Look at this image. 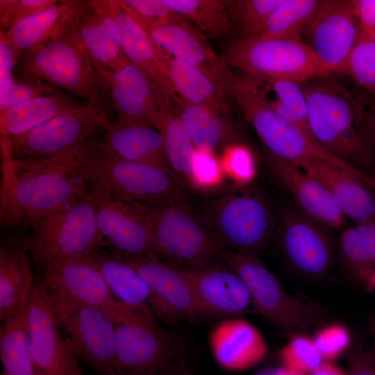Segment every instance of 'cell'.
I'll use <instances>...</instances> for the list:
<instances>
[{
  "mask_svg": "<svg viewBox=\"0 0 375 375\" xmlns=\"http://www.w3.org/2000/svg\"><path fill=\"white\" fill-rule=\"evenodd\" d=\"M58 0H0V33H4L24 19L39 12Z\"/></svg>",
  "mask_w": 375,
  "mask_h": 375,
  "instance_id": "cell-48",
  "label": "cell"
},
{
  "mask_svg": "<svg viewBox=\"0 0 375 375\" xmlns=\"http://www.w3.org/2000/svg\"><path fill=\"white\" fill-rule=\"evenodd\" d=\"M340 252L347 269L367 285L375 274V221L345 230L340 238Z\"/></svg>",
  "mask_w": 375,
  "mask_h": 375,
  "instance_id": "cell-38",
  "label": "cell"
},
{
  "mask_svg": "<svg viewBox=\"0 0 375 375\" xmlns=\"http://www.w3.org/2000/svg\"><path fill=\"white\" fill-rule=\"evenodd\" d=\"M179 269L190 282L203 316L256 313L246 285L223 262L202 269Z\"/></svg>",
  "mask_w": 375,
  "mask_h": 375,
  "instance_id": "cell-21",
  "label": "cell"
},
{
  "mask_svg": "<svg viewBox=\"0 0 375 375\" xmlns=\"http://www.w3.org/2000/svg\"><path fill=\"white\" fill-rule=\"evenodd\" d=\"M238 40L257 38L262 31L272 12L283 0L227 1Z\"/></svg>",
  "mask_w": 375,
  "mask_h": 375,
  "instance_id": "cell-41",
  "label": "cell"
},
{
  "mask_svg": "<svg viewBox=\"0 0 375 375\" xmlns=\"http://www.w3.org/2000/svg\"><path fill=\"white\" fill-rule=\"evenodd\" d=\"M181 17L207 39L231 37L234 28L228 1L221 0H165Z\"/></svg>",
  "mask_w": 375,
  "mask_h": 375,
  "instance_id": "cell-37",
  "label": "cell"
},
{
  "mask_svg": "<svg viewBox=\"0 0 375 375\" xmlns=\"http://www.w3.org/2000/svg\"><path fill=\"white\" fill-rule=\"evenodd\" d=\"M322 224L306 214L288 213L280 233L283 252L289 263L309 277L324 274L332 262V247Z\"/></svg>",
  "mask_w": 375,
  "mask_h": 375,
  "instance_id": "cell-22",
  "label": "cell"
},
{
  "mask_svg": "<svg viewBox=\"0 0 375 375\" xmlns=\"http://www.w3.org/2000/svg\"><path fill=\"white\" fill-rule=\"evenodd\" d=\"M110 4L130 62L146 74L166 103L173 106L178 94L164 61L163 52L129 14L122 0H110Z\"/></svg>",
  "mask_w": 375,
  "mask_h": 375,
  "instance_id": "cell-25",
  "label": "cell"
},
{
  "mask_svg": "<svg viewBox=\"0 0 375 375\" xmlns=\"http://www.w3.org/2000/svg\"><path fill=\"white\" fill-rule=\"evenodd\" d=\"M58 90L49 83L36 78L20 76L0 93V112L32 99L52 94Z\"/></svg>",
  "mask_w": 375,
  "mask_h": 375,
  "instance_id": "cell-46",
  "label": "cell"
},
{
  "mask_svg": "<svg viewBox=\"0 0 375 375\" xmlns=\"http://www.w3.org/2000/svg\"><path fill=\"white\" fill-rule=\"evenodd\" d=\"M28 244L1 243L0 247V319L2 322L28 301L34 285Z\"/></svg>",
  "mask_w": 375,
  "mask_h": 375,
  "instance_id": "cell-32",
  "label": "cell"
},
{
  "mask_svg": "<svg viewBox=\"0 0 375 375\" xmlns=\"http://www.w3.org/2000/svg\"><path fill=\"white\" fill-rule=\"evenodd\" d=\"M124 6L158 49L198 67L224 85L233 72L231 68L215 51L208 39L188 21L150 19Z\"/></svg>",
  "mask_w": 375,
  "mask_h": 375,
  "instance_id": "cell-17",
  "label": "cell"
},
{
  "mask_svg": "<svg viewBox=\"0 0 375 375\" xmlns=\"http://www.w3.org/2000/svg\"><path fill=\"white\" fill-rule=\"evenodd\" d=\"M83 258L99 269L118 301L153 319L166 320L165 311L151 287L131 265L106 249Z\"/></svg>",
  "mask_w": 375,
  "mask_h": 375,
  "instance_id": "cell-24",
  "label": "cell"
},
{
  "mask_svg": "<svg viewBox=\"0 0 375 375\" xmlns=\"http://www.w3.org/2000/svg\"><path fill=\"white\" fill-rule=\"evenodd\" d=\"M34 375H50V374H45V373H43V372H38V371H35V373Z\"/></svg>",
  "mask_w": 375,
  "mask_h": 375,
  "instance_id": "cell-61",
  "label": "cell"
},
{
  "mask_svg": "<svg viewBox=\"0 0 375 375\" xmlns=\"http://www.w3.org/2000/svg\"><path fill=\"white\" fill-rule=\"evenodd\" d=\"M370 328L373 337V343H374V350H373V358L375 361V317H373L370 322Z\"/></svg>",
  "mask_w": 375,
  "mask_h": 375,
  "instance_id": "cell-58",
  "label": "cell"
},
{
  "mask_svg": "<svg viewBox=\"0 0 375 375\" xmlns=\"http://www.w3.org/2000/svg\"><path fill=\"white\" fill-rule=\"evenodd\" d=\"M348 375H375L374 359L364 347H358L351 353Z\"/></svg>",
  "mask_w": 375,
  "mask_h": 375,
  "instance_id": "cell-52",
  "label": "cell"
},
{
  "mask_svg": "<svg viewBox=\"0 0 375 375\" xmlns=\"http://www.w3.org/2000/svg\"><path fill=\"white\" fill-rule=\"evenodd\" d=\"M136 14L150 19L181 22L186 21L178 15L165 0H122Z\"/></svg>",
  "mask_w": 375,
  "mask_h": 375,
  "instance_id": "cell-49",
  "label": "cell"
},
{
  "mask_svg": "<svg viewBox=\"0 0 375 375\" xmlns=\"http://www.w3.org/2000/svg\"><path fill=\"white\" fill-rule=\"evenodd\" d=\"M79 0L59 1L39 12L19 22L0 40L10 45L19 56L45 42L73 15Z\"/></svg>",
  "mask_w": 375,
  "mask_h": 375,
  "instance_id": "cell-33",
  "label": "cell"
},
{
  "mask_svg": "<svg viewBox=\"0 0 375 375\" xmlns=\"http://www.w3.org/2000/svg\"><path fill=\"white\" fill-rule=\"evenodd\" d=\"M225 175L215 153L196 149L191 160V188L208 190L220 185Z\"/></svg>",
  "mask_w": 375,
  "mask_h": 375,
  "instance_id": "cell-44",
  "label": "cell"
},
{
  "mask_svg": "<svg viewBox=\"0 0 375 375\" xmlns=\"http://www.w3.org/2000/svg\"><path fill=\"white\" fill-rule=\"evenodd\" d=\"M249 78L273 110L314 138L309 128L307 101L301 83L281 79Z\"/></svg>",
  "mask_w": 375,
  "mask_h": 375,
  "instance_id": "cell-36",
  "label": "cell"
},
{
  "mask_svg": "<svg viewBox=\"0 0 375 375\" xmlns=\"http://www.w3.org/2000/svg\"><path fill=\"white\" fill-rule=\"evenodd\" d=\"M351 334L343 324L333 323L319 329L315 334L314 343L326 361L341 356L351 344Z\"/></svg>",
  "mask_w": 375,
  "mask_h": 375,
  "instance_id": "cell-47",
  "label": "cell"
},
{
  "mask_svg": "<svg viewBox=\"0 0 375 375\" xmlns=\"http://www.w3.org/2000/svg\"><path fill=\"white\" fill-rule=\"evenodd\" d=\"M227 96L267 147L269 153L300 168L322 162L355 176L365 183L367 173L336 158L298 126L283 118L262 99L251 79L233 72L224 83Z\"/></svg>",
  "mask_w": 375,
  "mask_h": 375,
  "instance_id": "cell-5",
  "label": "cell"
},
{
  "mask_svg": "<svg viewBox=\"0 0 375 375\" xmlns=\"http://www.w3.org/2000/svg\"><path fill=\"white\" fill-rule=\"evenodd\" d=\"M225 175L243 185L251 181L256 173L255 160L251 151L238 143L223 150L219 158Z\"/></svg>",
  "mask_w": 375,
  "mask_h": 375,
  "instance_id": "cell-45",
  "label": "cell"
},
{
  "mask_svg": "<svg viewBox=\"0 0 375 375\" xmlns=\"http://www.w3.org/2000/svg\"><path fill=\"white\" fill-rule=\"evenodd\" d=\"M133 203L147 221L160 260L178 268L206 269L222 262L224 249L186 199Z\"/></svg>",
  "mask_w": 375,
  "mask_h": 375,
  "instance_id": "cell-6",
  "label": "cell"
},
{
  "mask_svg": "<svg viewBox=\"0 0 375 375\" xmlns=\"http://www.w3.org/2000/svg\"><path fill=\"white\" fill-rule=\"evenodd\" d=\"M49 290L53 297L59 322L76 358L99 375H117L114 319L101 308Z\"/></svg>",
  "mask_w": 375,
  "mask_h": 375,
  "instance_id": "cell-12",
  "label": "cell"
},
{
  "mask_svg": "<svg viewBox=\"0 0 375 375\" xmlns=\"http://www.w3.org/2000/svg\"><path fill=\"white\" fill-rule=\"evenodd\" d=\"M367 174V185L375 191V168L366 172Z\"/></svg>",
  "mask_w": 375,
  "mask_h": 375,
  "instance_id": "cell-57",
  "label": "cell"
},
{
  "mask_svg": "<svg viewBox=\"0 0 375 375\" xmlns=\"http://www.w3.org/2000/svg\"><path fill=\"white\" fill-rule=\"evenodd\" d=\"M111 124L90 103L56 115L22 135L1 139L3 159L47 163L67 157Z\"/></svg>",
  "mask_w": 375,
  "mask_h": 375,
  "instance_id": "cell-7",
  "label": "cell"
},
{
  "mask_svg": "<svg viewBox=\"0 0 375 375\" xmlns=\"http://www.w3.org/2000/svg\"><path fill=\"white\" fill-rule=\"evenodd\" d=\"M1 222L29 223L50 217L87 194L61 162L22 163L3 159Z\"/></svg>",
  "mask_w": 375,
  "mask_h": 375,
  "instance_id": "cell-3",
  "label": "cell"
},
{
  "mask_svg": "<svg viewBox=\"0 0 375 375\" xmlns=\"http://www.w3.org/2000/svg\"><path fill=\"white\" fill-rule=\"evenodd\" d=\"M19 56L12 47L0 40V93L3 92L14 81V69Z\"/></svg>",
  "mask_w": 375,
  "mask_h": 375,
  "instance_id": "cell-51",
  "label": "cell"
},
{
  "mask_svg": "<svg viewBox=\"0 0 375 375\" xmlns=\"http://www.w3.org/2000/svg\"><path fill=\"white\" fill-rule=\"evenodd\" d=\"M72 375H83V373L80 368L78 367L73 372Z\"/></svg>",
  "mask_w": 375,
  "mask_h": 375,
  "instance_id": "cell-60",
  "label": "cell"
},
{
  "mask_svg": "<svg viewBox=\"0 0 375 375\" xmlns=\"http://www.w3.org/2000/svg\"><path fill=\"white\" fill-rule=\"evenodd\" d=\"M269 158L275 176L304 214L324 226L336 228L342 226L344 215L322 184L286 160L271 154Z\"/></svg>",
  "mask_w": 375,
  "mask_h": 375,
  "instance_id": "cell-28",
  "label": "cell"
},
{
  "mask_svg": "<svg viewBox=\"0 0 375 375\" xmlns=\"http://www.w3.org/2000/svg\"><path fill=\"white\" fill-rule=\"evenodd\" d=\"M117 375H144L182 356L186 347L158 321L136 312L115 323Z\"/></svg>",
  "mask_w": 375,
  "mask_h": 375,
  "instance_id": "cell-13",
  "label": "cell"
},
{
  "mask_svg": "<svg viewBox=\"0 0 375 375\" xmlns=\"http://www.w3.org/2000/svg\"><path fill=\"white\" fill-rule=\"evenodd\" d=\"M344 74L375 100V40L360 36L348 58Z\"/></svg>",
  "mask_w": 375,
  "mask_h": 375,
  "instance_id": "cell-42",
  "label": "cell"
},
{
  "mask_svg": "<svg viewBox=\"0 0 375 375\" xmlns=\"http://www.w3.org/2000/svg\"><path fill=\"white\" fill-rule=\"evenodd\" d=\"M39 262L44 274L42 281L51 290L78 302L101 308L108 312L115 322L135 312V310L114 297L99 269L88 260L63 258Z\"/></svg>",
  "mask_w": 375,
  "mask_h": 375,
  "instance_id": "cell-16",
  "label": "cell"
},
{
  "mask_svg": "<svg viewBox=\"0 0 375 375\" xmlns=\"http://www.w3.org/2000/svg\"><path fill=\"white\" fill-rule=\"evenodd\" d=\"M144 375H193L182 356L173 358L156 369Z\"/></svg>",
  "mask_w": 375,
  "mask_h": 375,
  "instance_id": "cell-54",
  "label": "cell"
},
{
  "mask_svg": "<svg viewBox=\"0 0 375 375\" xmlns=\"http://www.w3.org/2000/svg\"><path fill=\"white\" fill-rule=\"evenodd\" d=\"M73 22L95 66L117 71L131 62L110 0H79Z\"/></svg>",
  "mask_w": 375,
  "mask_h": 375,
  "instance_id": "cell-20",
  "label": "cell"
},
{
  "mask_svg": "<svg viewBox=\"0 0 375 375\" xmlns=\"http://www.w3.org/2000/svg\"><path fill=\"white\" fill-rule=\"evenodd\" d=\"M323 2L324 0H283L256 38L302 40L309 24Z\"/></svg>",
  "mask_w": 375,
  "mask_h": 375,
  "instance_id": "cell-39",
  "label": "cell"
},
{
  "mask_svg": "<svg viewBox=\"0 0 375 375\" xmlns=\"http://www.w3.org/2000/svg\"><path fill=\"white\" fill-rule=\"evenodd\" d=\"M81 105L58 91L15 104L0 112L1 139L25 133L56 115Z\"/></svg>",
  "mask_w": 375,
  "mask_h": 375,
  "instance_id": "cell-34",
  "label": "cell"
},
{
  "mask_svg": "<svg viewBox=\"0 0 375 375\" xmlns=\"http://www.w3.org/2000/svg\"><path fill=\"white\" fill-rule=\"evenodd\" d=\"M202 213L224 251L251 253L272 233L269 207L252 189L240 188L216 197L205 204Z\"/></svg>",
  "mask_w": 375,
  "mask_h": 375,
  "instance_id": "cell-9",
  "label": "cell"
},
{
  "mask_svg": "<svg viewBox=\"0 0 375 375\" xmlns=\"http://www.w3.org/2000/svg\"><path fill=\"white\" fill-rule=\"evenodd\" d=\"M96 211L97 200L87 193L64 210L29 223L33 238L27 244L34 258L38 261L83 258L106 249Z\"/></svg>",
  "mask_w": 375,
  "mask_h": 375,
  "instance_id": "cell-10",
  "label": "cell"
},
{
  "mask_svg": "<svg viewBox=\"0 0 375 375\" xmlns=\"http://www.w3.org/2000/svg\"><path fill=\"white\" fill-rule=\"evenodd\" d=\"M301 169L324 186L344 216L357 224L375 221L373 190L361 179L322 162Z\"/></svg>",
  "mask_w": 375,
  "mask_h": 375,
  "instance_id": "cell-29",
  "label": "cell"
},
{
  "mask_svg": "<svg viewBox=\"0 0 375 375\" xmlns=\"http://www.w3.org/2000/svg\"><path fill=\"white\" fill-rule=\"evenodd\" d=\"M209 344L217 362L228 370L251 369L267 353V343L258 330L238 317L218 324L210 335Z\"/></svg>",
  "mask_w": 375,
  "mask_h": 375,
  "instance_id": "cell-26",
  "label": "cell"
},
{
  "mask_svg": "<svg viewBox=\"0 0 375 375\" xmlns=\"http://www.w3.org/2000/svg\"><path fill=\"white\" fill-rule=\"evenodd\" d=\"M283 367L301 374H309L325 361L313 339L302 334L294 335L281 349Z\"/></svg>",
  "mask_w": 375,
  "mask_h": 375,
  "instance_id": "cell-43",
  "label": "cell"
},
{
  "mask_svg": "<svg viewBox=\"0 0 375 375\" xmlns=\"http://www.w3.org/2000/svg\"><path fill=\"white\" fill-rule=\"evenodd\" d=\"M222 260L246 285L256 313L276 327L290 332L302 331L315 322V310L290 294L252 253L224 250Z\"/></svg>",
  "mask_w": 375,
  "mask_h": 375,
  "instance_id": "cell-11",
  "label": "cell"
},
{
  "mask_svg": "<svg viewBox=\"0 0 375 375\" xmlns=\"http://www.w3.org/2000/svg\"><path fill=\"white\" fill-rule=\"evenodd\" d=\"M164 61L178 96L186 101L231 117L224 85L198 67L163 52Z\"/></svg>",
  "mask_w": 375,
  "mask_h": 375,
  "instance_id": "cell-30",
  "label": "cell"
},
{
  "mask_svg": "<svg viewBox=\"0 0 375 375\" xmlns=\"http://www.w3.org/2000/svg\"><path fill=\"white\" fill-rule=\"evenodd\" d=\"M360 35L375 40V0H356Z\"/></svg>",
  "mask_w": 375,
  "mask_h": 375,
  "instance_id": "cell-53",
  "label": "cell"
},
{
  "mask_svg": "<svg viewBox=\"0 0 375 375\" xmlns=\"http://www.w3.org/2000/svg\"><path fill=\"white\" fill-rule=\"evenodd\" d=\"M28 335L35 371L72 375L78 367L70 341L61 330L53 295L41 281L35 283L27 302Z\"/></svg>",
  "mask_w": 375,
  "mask_h": 375,
  "instance_id": "cell-14",
  "label": "cell"
},
{
  "mask_svg": "<svg viewBox=\"0 0 375 375\" xmlns=\"http://www.w3.org/2000/svg\"><path fill=\"white\" fill-rule=\"evenodd\" d=\"M73 16L45 42L19 56V75L45 81L84 99L112 125L116 121L114 108L77 33Z\"/></svg>",
  "mask_w": 375,
  "mask_h": 375,
  "instance_id": "cell-2",
  "label": "cell"
},
{
  "mask_svg": "<svg viewBox=\"0 0 375 375\" xmlns=\"http://www.w3.org/2000/svg\"><path fill=\"white\" fill-rule=\"evenodd\" d=\"M119 257L147 281L160 303L167 320L203 316L190 282L179 268L156 258Z\"/></svg>",
  "mask_w": 375,
  "mask_h": 375,
  "instance_id": "cell-23",
  "label": "cell"
},
{
  "mask_svg": "<svg viewBox=\"0 0 375 375\" xmlns=\"http://www.w3.org/2000/svg\"><path fill=\"white\" fill-rule=\"evenodd\" d=\"M308 375H348V372H344L330 361H324L319 368Z\"/></svg>",
  "mask_w": 375,
  "mask_h": 375,
  "instance_id": "cell-55",
  "label": "cell"
},
{
  "mask_svg": "<svg viewBox=\"0 0 375 375\" xmlns=\"http://www.w3.org/2000/svg\"><path fill=\"white\" fill-rule=\"evenodd\" d=\"M174 106L196 149L215 153L240 143L239 131L231 117L190 103L179 96Z\"/></svg>",
  "mask_w": 375,
  "mask_h": 375,
  "instance_id": "cell-31",
  "label": "cell"
},
{
  "mask_svg": "<svg viewBox=\"0 0 375 375\" xmlns=\"http://www.w3.org/2000/svg\"><path fill=\"white\" fill-rule=\"evenodd\" d=\"M98 141L105 149L121 159L172 171L162 133L149 123L116 121L98 137Z\"/></svg>",
  "mask_w": 375,
  "mask_h": 375,
  "instance_id": "cell-27",
  "label": "cell"
},
{
  "mask_svg": "<svg viewBox=\"0 0 375 375\" xmlns=\"http://www.w3.org/2000/svg\"><path fill=\"white\" fill-rule=\"evenodd\" d=\"M231 68L254 78L304 83L330 74L313 51L303 41L285 38L236 40L222 56Z\"/></svg>",
  "mask_w": 375,
  "mask_h": 375,
  "instance_id": "cell-8",
  "label": "cell"
},
{
  "mask_svg": "<svg viewBox=\"0 0 375 375\" xmlns=\"http://www.w3.org/2000/svg\"><path fill=\"white\" fill-rule=\"evenodd\" d=\"M98 137L64 160L87 193L144 205L187 198V187L174 172L121 159L105 149Z\"/></svg>",
  "mask_w": 375,
  "mask_h": 375,
  "instance_id": "cell-1",
  "label": "cell"
},
{
  "mask_svg": "<svg viewBox=\"0 0 375 375\" xmlns=\"http://www.w3.org/2000/svg\"><path fill=\"white\" fill-rule=\"evenodd\" d=\"M331 75L301 83L307 101L309 128L326 151L366 172L374 166L361 134L359 99Z\"/></svg>",
  "mask_w": 375,
  "mask_h": 375,
  "instance_id": "cell-4",
  "label": "cell"
},
{
  "mask_svg": "<svg viewBox=\"0 0 375 375\" xmlns=\"http://www.w3.org/2000/svg\"><path fill=\"white\" fill-rule=\"evenodd\" d=\"M95 67L111 101L117 122H143L158 129L163 114L171 104L166 103L140 69L131 62L117 71Z\"/></svg>",
  "mask_w": 375,
  "mask_h": 375,
  "instance_id": "cell-18",
  "label": "cell"
},
{
  "mask_svg": "<svg viewBox=\"0 0 375 375\" xmlns=\"http://www.w3.org/2000/svg\"><path fill=\"white\" fill-rule=\"evenodd\" d=\"M94 197L97 200V224L106 249L125 258L160 259L149 224L133 203Z\"/></svg>",
  "mask_w": 375,
  "mask_h": 375,
  "instance_id": "cell-19",
  "label": "cell"
},
{
  "mask_svg": "<svg viewBox=\"0 0 375 375\" xmlns=\"http://www.w3.org/2000/svg\"><path fill=\"white\" fill-rule=\"evenodd\" d=\"M27 301L2 322L0 328V357L2 375H34L28 335Z\"/></svg>",
  "mask_w": 375,
  "mask_h": 375,
  "instance_id": "cell-35",
  "label": "cell"
},
{
  "mask_svg": "<svg viewBox=\"0 0 375 375\" xmlns=\"http://www.w3.org/2000/svg\"><path fill=\"white\" fill-rule=\"evenodd\" d=\"M367 288L369 290H373L375 289V274L372 277V278L369 280L368 283L366 285Z\"/></svg>",
  "mask_w": 375,
  "mask_h": 375,
  "instance_id": "cell-59",
  "label": "cell"
},
{
  "mask_svg": "<svg viewBox=\"0 0 375 375\" xmlns=\"http://www.w3.org/2000/svg\"><path fill=\"white\" fill-rule=\"evenodd\" d=\"M360 36L355 0H324L302 40L330 74H344L348 58Z\"/></svg>",
  "mask_w": 375,
  "mask_h": 375,
  "instance_id": "cell-15",
  "label": "cell"
},
{
  "mask_svg": "<svg viewBox=\"0 0 375 375\" xmlns=\"http://www.w3.org/2000/svg\"><path fill=\"white\" fill-rule=\"evenodd\" d=\"M254 375H303L282 367H266L259 370Z\"/></svg>",
  "mask_w": 375,
  "mask_h": 375,
  "instance_id": "cell-56",
  "label": "cell"
},
{
  "mask_svg": "<svg viewBox=\"0 0 375 375\" xmlns=\"http://www.w3.org/2000/svg\"><path fill=\"white\" fill-rule=\"evenodd\" d=\"M158 129L172 171L187 188H191V160L196 147L174 106L165 111Z\"/></svg>",
  "mask_w": 375,
  "mask_h": 375,
  "instance_id": "cell-40",
  "label": "cell"
},
{
  "mask_svg": "<svg viewBox=\"0 0 375 375\" xmlns=\"http://www.w3.org/2000/svg\"><path fill=\"white\" fill-rule=\"evenodd\" d=\"M359 101L362 109L361 134L374 166L375 165V100L359 99Z\"/></svg>",
  "mask_w": 375,
  "mask_h": 375,
  "instance_id": "cell-50",
  "label": "cell"
}]
</instances>
